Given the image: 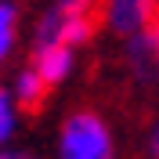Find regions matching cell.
Returning a JSON list of instances; mask_svg holds the SVG:
<instances>
[{
  "label": "cell",
  "instance_id": "1",
  "mask_svg": "<svg viewBox=\"0 0 159 159\" xmlns=\"http://www.w3.org/2000/svg\"><path fill=\"white\" fill-rule=\"evenodd\" d=\"M90 33H94V11L65 7L54 0L40 11V18L33 22L29 65L40 72V80L47 87H61L76 72L80 47L90 40Z\"/></svg>",
  "mask_w": 159,
  "mask_h": 159
},
{
  "label": "cell",
  "instance_id": "2",
  "mask_svg": "<svg viewBox=\"0 0 159 159\" xmlns=\"http://www.w3.org/2000/svg\"><path fill=\"white\" fill-rule=\"evenodd\" d=\"M54 159H116V134L94 109H72L54 134Z\"/></svg>",
  "mask_w": 159,
  "mask_h": 159
},
{
  "label": "cell",
  "instance_id": "3",
  "mask_svg": "<svg viewBox=\"0 0 159 159\" xmlns=\"http://www.w3.org/2000/svg\"><path fill=\"white\" fill-rule=\"evenodd\" d=\"M123 58H127V72L134 76L138 87L159 83V15L123 40Z\"/></svg>",
  "mask_w": 159,
  "mask_h": 159
},
{
  "label": "cell",
  "instance_id": "4",
  "mask_svg": "<svg viewBox=\"0 0 159 159\" xmlns=\"http://www.w3.org/2000/svg\"><path fill=\"white\" fill-rule=\"evenodd\" d=\"M98 7L105 29L127 40L130 33H138L141 25H148L159 15V0H98Z\"/></svg>",
  "mask_w": 159,
  "mask_h": 159
},
{
  "label": "cell",
  "instance_id": "5",
  "mask_svg": "<svg viewBox=\"0 0 159 159\" xmlns=\"http://www.w3.org/2000/svg\"><path fill=\"white\" fill-rule=\"evenodd\" d=\"M7 90L15 94V101H18V105H22V112H25V109H36L40 101L47 98V90H51V87L40 80V72L33 69V65H22V69L11 76Z\"/></svg>",
  "mask_w": 159,
  "mask_h": 159
},
{
  "label": "cell",
  "instance_id": "6",
  "mask_svg": "<svg viewBox=\"0 0 159 159\" xmlns=\"http://www.w3.org/2000/svg\"><path fill=\"white\" fill-rule=\"evenodd\" d=\"M18 25H22L18 4L15 0H0V69L11 61V54L18 47Z\"/></svg>",
  "mask_w": 159,
  "mask_h": 159
},
{
  "label": "cell",
  "instance_id": "7",
  "mask_svg": "<svg viewBox=\"0 0 159 159\" xmlns=\"http://www.w3.org/2000/svg\"><path fill=\"white\" fill-rule=\"evenodd\" d=\"M18 130H22V105L7 90V83H0V148L4 145H15Z\"/></svg>",
  "mask_w": 159,
  "mask_h": 159
},
{
  "label": "cell",
  "instance_id": "8",
  "mask_svg": "<svg viewBox=\"0 0 159 159\" xmlns=\"http://www.w3.org/2000/svg\"><path fill=\"white\" fill-rule=\"evenodd\" d=\"M145 152H148V159H159V116L152 119L148 134H145Z\"/></svg>",
  "mask_w": 159,
  "mask_h": 159
},
{
  "label": "cell",
  "instance_id": "9",
  "mask_svg": "<svg viewBox=\"0 0 159 159\" xmlns=\"http://www.w3.org/2000/svg\"><path fill=\"white\" fill-rule=\"evenodd\" d=\"M0 159H36V156L25 152V148H15V145H4L0 148Z\"/></svg>",
  "mask_w": 159,
  "mask_h": 159
}]
</instances>
